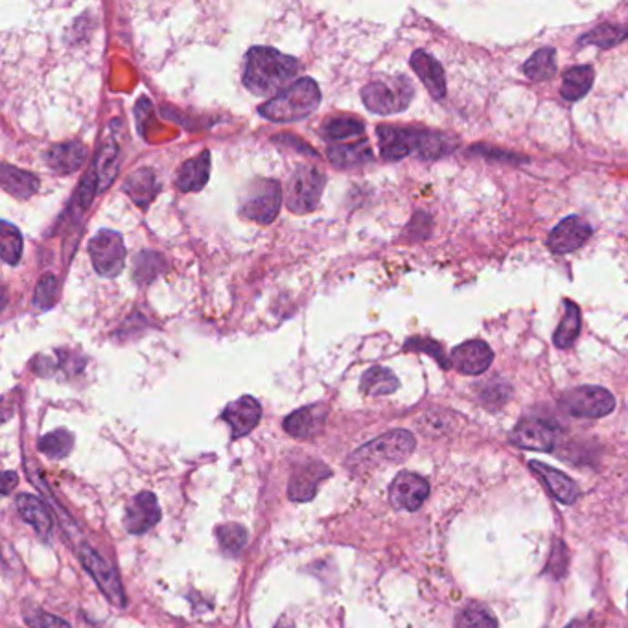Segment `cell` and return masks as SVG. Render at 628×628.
<instances>
[{
	"label": "cell",
	"instance_id": "1",
	"mask_svg": "<svg viewBox=\"0 0 628 628\" xmlns=\"http://www.w3.org/2000/svg\"><path fill=\"white\" fill-rule=\"evenodd\" d=\"M301 70V63L275 48L252 46L245 56L243 85L254 97H277Z\"/></svg>",
	"mask_w": 628,
	"mask_h": 628
},
{
	"label": "cell",
	"instance_id": "2",
	"mask_svg": "<svg viewBox=\"0 0 628 628\" xmlns=\"http://www.w3.org/2000/svg\"><path fill=\"white\" fill-rule=\"evenodd\" d=\"M321 104V91L319 85L312 77H301L295 83H292L288 88L275 98L267 100L258 113L279 124L286 122H299L308 118L317 111Z\"/></svg>",
	"mask_w": 628,
	"mask_h": 628
},
{
	"label": "cell",
	"instance_id": "3",
	"mask_svg": "<svg viewBox=\"0 0 628 628\" xmlns=\"http://www.w3.org/2000/svg\"><path fill=\"white\" fill-rule=\"evenodd\" d=\"M415 444V437L407 429H393L355 450L350 456V465L355 470H369L380 465H398L413 454Z\"/></svg>",
	"mask_w": 628,
	"mask_h": 628
},
{
	"label": "cell",
	"instance_id": "4",
	"mask_svg": "<svg viewBox=\"0 0 628 628\" xmlns=\"http://www.w3.org/2000/svg\"><path fill=\"white\" fill-rule=\"evenodd\" d=\"M415 97L413 83L406 76H393L364 87L362 100L371 113L396 115L409 108Z\"/></svg>",
	"mask_w": 628,
	"mask_h": 628
},
{
	"label": "cell",
	"instance_id": "5",
	"mask_svg": "<svg viewBox=\"0 0 628 628\" xmlns=\"http://www.w3.org/2000/svg\"><path fill=\"white\" fill-rule=\"evenodd\" d=\"M283 190L275 179H258L247 189L242 201V216L260 225L273 223L281 212Z\"/></svg>",
	"mask_w": 628,
	"mask_h": 628
},
{
	"label": "cell",
	"instance_id": "6",
	"mask_svg": "<svg viewBox=\"0 0 628 628\" xmlns=\"http://www.w3.org/2000/svg\"><path fill=\"white\" fill-rule=\"evenodd\" d=\"M324 185L326 177L314 166L297 168L288 185V209L295 214H308L315 211L321 201Z\"/></svg>",
	"mask_w": 628,
	"mask_h": 628
},
{
	"label": "cell",
	"instance_id": "7",
	"mask_svg": "<svg viewBox=\"0 0 628 628\" xmlns=\"http://www.w3.org/2000/svg\"><path fill=\"white\" fill-rule=\"evenodd\" d=\"M561 407L579 418H601L613 411L615 398L610 391L597 386H582L561 396Z\"/></svg>",
	"mask_w": 628,
	"mask_h": 628
},
{
	"label": "cell",
	"instance_id": "8",
	"mask_svg": "<svg viewBox=\"0 0 628 628\" xmlns=\"http://www.w3.org/2000/svg\"><path fill=\"white\" fill-rule=\"evenodd\" d=\"M88 254H91L93 265L102 277H118L126 263V245L122 234L111 229L98 231L88 242Z\"/></svg>",
	"mask_w": 628,
	"mask_h": 628
},
{
	"label": "cell",
	"instance_id": "9",
	"mask_svg": "<svg viewBox=\"0 0 628 628\" xmlns=\"http://www.w3.org/2000/svg\"><path fill=\"white\" fill-rule=\"evenodd\" d=\"M79 561H81L83 568L87 570V573L95 579L98 588L106 593V597L115 606L126 604V595H124L120 577H118L117 570L104 557H100L93 548L81 546L79 548Z\"/></svg>",
	"mask_w": 628,
	"mask_h": 628
},
{
	"label": "cell",
	"instance_id": "10",
	"mask_svg": "<svg viewBox=\"0 0 628 628\" xmlns=\"http://www.w3.org/2000/svg\"><path fill=\"white\" fill-rule=\"evenodd\" d=\"M380 153L386 160H400L411 153L420 151L424 129L400 128V126H378Z\"/></svg>",
	"mask_w": 628,
	"mask_h": 628
},
{
	"label": "cell",
	"instance_id": "11",
	"mask_svg": "<svg viewBox=\"0 0 628 628\" xmlns=\"http://www.w3.org/2000/svg\"><path fill=\"white\" fill-rule=\"evenodd\" d=\"M450 360L452 367L458 369L461 375L478 376L492 365L494 352L489 346V343L481 339H470L454 348Z\"/></svg>",
	"mask_w": 628,
	"mask_h": 628
},
{
	"label": "cell",
	"instance_id": "12",
	"mask_svg": "<svg viewBox=\"0 0 628 628\" xmlns=\"http://www.w3.org/2000/svg\"><path fill=\"white\" fill-rule=\"evenodd\" d=\"M555 438H557V431L551 424L544 420H534V418L520 420L510 435V440L516 446L525 448V450H532V452L553 450Z\"/></svg>",
	"mask_w": 628,
	"mask_h": 628
},
{
	"label": "cell",
	"instance_id": "13",
	"mask_svg": "<svg viewBox=\"0 0 628 628\" xmlns=\"http://www.w3.org/2000/svg\"><path fill=\"white\" fill-rule=\"evenodd\" d=\"M389 496L396 509L417 510L429 496V483L415 472H400L391 483Z\"/></svg>",
	"mask_w": 628,
	"mask_h": 628
},
{
	"label": "cell",
	"instance_id": "14",
	"mask_svg": "<svg viewBox=\"0 0 628 628\" xmlns=\"http://www.w3.org/2000/svg\"><path fill=\"white\" fill-rule=\"evenodd\" d=\"M592 232H593V229L588 221H584L579 216H570V218H564L551 231V234L548 238V247L557 254L573 252L590 240Z\"/></svg>",
	"mask_w": 628,
	"mask_h": 628
},
{
	"label": "cell",
	"instance_id": "15",
	"mask_svg": "<svg viewBox=\"0 0 628 628\" xmlns=\"http://www.w3.org/2000/svg\"><path fill=\"white\" fill-rule=\"evenodd\" d=\"M160 516L162 512L159 509L157 498L151 492H140L129 501L124 516V525L131 534H144L160 521Z\"/></svg>",
	"mask_w": 628,
	"mask_h": 628
},
{
	"label": "cell",
	"instance_id": "16",
	"mask_svg": "<svg viewBox=\"0 0 628 628\" xmlns=\"http://www.w3.org/2000/svg\"><path fill=\"white\" fill-rule=\"evenodd\" d=\"M221 418L229 424L232 438H240L258 426L262 418V407L256 398L242 396L223 409Z\"/></svg>",
	"mask_w": 628,
	"mask_h": 628
},
{
	"label": "cell",
	"instance_id": "17",
	"mask_svg": "<svg viewBox=\"0 0 628 628\" xmlns=\"http://www.w3.org/2000/svg\"><path fill=\"white\" fill-rule=\"evenodd\" d=\"M530 470L542 479V483L548 487L550 494L559 499L561 503H566V505H573L577 499H579V485L568 478L564 472L557 470V468H551L544 463H538V461H530L529 463Z\"/></svg>",
	"mask_w": 628,
	"mask_h": 628
},
{
	"label": "cell",
	"instance_id": "18",
	"mask_svg": "<svg viewBox=\"0 0 628 628\" xmlns=\"http://www.w3.org/2000/svg\"><path fill=\"white\" fill-rule=\"evenodd\" d=\"M409 65L417 72V76L426 85L429 95L435 100L444 98V95H446L444 68L440 67V63L431 54H427L426 50H417V52H413Z\"/></svg>",
	"mask_w": 628,
	"mask_h": 628
},
{
	"label": "cell",
	"instance_id": "19",
	"mask_svg": "<svg viewBox=\"0 0 628 628\" xmlns=\"http://www.w3.org/2000/svg\"><path fill=\"white\" fill-rule=\"evenodd\" d=\"M328 409L321 404L306 406L284 420V429L297 438H312L324 429Z\"/></svg>",
	"mask_w": 628,
	"mask_h": 628
},
{
	"label": "cell",
	"instance_id": "20",
	"mask_svg": "<svg viewBox=\"0 0 628 628\" xmlns=\"http://www.w3.org/2000/svg\"><path fill=\"white\" fill-rule=\"evenodd\" d=\"M328 476H330V468L323 463H312V465L299 468L293 474L290 487H288L290 499L299 501V503L310 501L317 494V489L323 483V479Z\"/></svg>",
	"mask_w": 628,
	"mask_h": 628
},
{
	"label": "cell",
	"instance_id": "21",
	"mask_svg": "<svg viewBox=\"0 0 628 628\" xmlns=\"http://www.w3.org/2000/svg\"><path fill=\"white\" fill-rule=\"evenodd\" d=\"M211 175V151H201L200 155L189 159L177 175V187L183 192H200L209 183Z\"/></svg>",
	"mask_w": 628,
	"mask_h": 628
},
{
	"label": "cell",
	"instance_id": "22",
	"mask_svg": "<svg viewBox=\"0 0 628 628\" xmlns=\"http://www.w3.org/2000/svg\"><path fill=\"white\" fill-rule=\"evenodd\" d=\"M87 159V148L74 140V142H63L48 149L46 153V164L59 175H70L77 171Z\"/></svg>",
	"mask_w": 628,
	"mask_h": 628
},
{
	"label": "cell",
	"instance_id": "23",
	"mask_svg": "<svg viewBox=\"0 0 628 628\" xmlns=\"http://www.w3.org/2000/svg\"><path fill=\"white\" fill-rule=\"evenodd\" d=\"M15 503H17L19 514L26 520V523H30L41 538L48 540L54 529V521H52V514L48 507L34 494H19Z\"/></svg>",
	"mask_w": 628,
	"mask_h": 628
},
{
	"label": "cell",
	"instance_id": "24",
	"mask_svg": "<svg viewBox=\"0 0 628 628\" xmlns=\"http://www.w3.org/2000/svg\"><path fill=\"white\" fill-rule=\"evenodd\" d=\"M124 190L128 192V196L142 209H146L159 194L160 185L157 181V177L153 173V170L149 168H140L137 171H133L124 183Z\"/></svg>",
	"mask_w": 628,
	"mask_h": 628
},
{
	"label": "cell",
	"instance_id": "25",
	"mask_svg": "<svg viewBox=\"0 0 628 628\" xmlns=\"http://www.w3.org/2000/svg\"><path fill=\"white\" fill-rule=\"evenodd\" d=\"M3 189L17 200H28L39 190V179L21 168H15L8 162L3 164Z\"/></svg>",
	"mask_w": 628,
	"mask_h": 628
},
{
	"label": "cell",
	"instance_id": "26",
	"mask_svg": "<svg viewBox=\"0 0 628 628\" xmlns=\"http://www.w3.org/2000/svg\"><path fill=\"white\" fill-rule=\"evenodd\" d=\"M593 79H595V72L590 65H577V67L568 68L562 76V87H561L562 98L568 102L581 100L582 97L590 93Z\"/></svg>",
	"mask_w": 628,
	"mask_h": 628
},
{
	"label": "cell",
	"instance_id": "27",
	"mask_svg": "<svg viewBox=\"0 0 628 628\" xmlns=\"http://www.w3.org/2000/svg\"><path fill=\"white\" fill-rule=\"evenodd\" d=\"M328 159L335 168H354L373 160V149L367 140L355 144H335L328 148Z\"/></svg>",
	"mask_w": 628,
	"mask_h": 628
},
{
	"label": "cell",
	"instance_id": "28",
	"mask_svg": "<svg viewBox=\"0 0 628 628\" xmlns=\"http://www.w3.org/2000/svg\"><path fill=\"white\" fill-rule=\"evenodd\" d=\"M93 170L98 177V192H104L111 187V183L115 181V177L118 173V146L109 140L106 142L93 164Z\"/></svg>",
	"mask_w": 628,
	"mask_h": 628
},
{
	"label": "cell",
	"instance_id": "29",
	"mask_svg": "<svg viewBox=\"0 0 628 628\" xmlns=\"http://www.w3.org/2000/svg\"><path fill=\"white\" fill-rule=\"evenodd\" d=\"M398 386L400 382L393 371L386 367H373L362 376L360 389L364 395H369V396H386V395L395 393Z\"/></svg>",
	"mask_w": 628,
	"mask_h": 628
},
{
	"label": "cell",
	"instance_id": "30",
	"mask_svg": "<svg viewBox=\"0 0 628 628\" xmlns=\"http://www.w3.org/2000/svg\"><path fill=\"white\" fill-rule=\"evenodd\" d=\"M557 72V52L555 48L536 50L523 65V74L532 81H546Z\"/></svg>",
	"mask_w": 628,
	"mask_h": 628
},
{
	"label": "cell",
	"instance_id": "31",
	"mask_svg": "<svg viewBox=\"0 0 628 628\" xmlns=\"http://www.w3.org/2000/svg\"><path fill=\"white\" fill-rule=\"evenodd\" d=\"M564 306H566L564 317H562V321H561V324L553 335V343L559 348H570L575 343V339L579 337L581 326H582L581 308L571 301H566Z\"/></svg>",
	"mask_w": 628,
	"mask_h": 628
},
{
	"label": "cell",
	"instance_id": "32",
	"mask_svg": "<svg viewBox=\"0 0 628 628\" xmlns=\"http://www.w3.org/2000/svg\"><path fill=\"white\" fill-rule=\"evenodd\" d=\"M626 37H628V28L602 23V25L592 28L588 34H584V36L579 39V46L595 45V46H601V48H610V46L619 45V43L624 41Z\"/></svg>",
	"mask_w": 628,
	"mask_h": 628
},
{
	"label": "cell",
	"instance_id": "33",
	"mask_svg": "<svg viewBox=\"0 0 628 628\" xmlns=\"http://www.w3.org/2000/svg\"><path fill=\"white\" fill-rule=\"evenodd\" d=\"M458 146H459V142L452 135H444V133H438V131H424L418 155L422 159L433 160V159H440V157H444L448 153L456 151Z\"/></svg>",
	"mask_w": 628,
	"mask_h": 628
},
{
	"label": "cell",
	"instance_id": "34",
	"mask_svg": "<svg viewBox=\"0 0 628 628\" xmlns=\"http://www.w3.org/2000/svg\"><path fill=\"white\" fill-rule=\"evenodd\" d=\"M365 131V124L352 117H334L326 120L321 128V137L326 140H343L355 135H362Z\"/></svg>",
	"mask_w": 628,
	"mask_h": 628
},
{
	"label": "cell",
	"instance_id": "35",
	"mask_svg": "<svg viewBox=\"0 0 628 628\" xmlns=\"http://www.w3.org/2000/svg\"><path fill=\"white\" fill-rule=\"evenodd\" d=\"M0 252L10 265H17L23 256V234L10 221L0 223Z\"/></svg>",
	"mask_w": 628,
	"mask_h": 628
},
{
	"label": "cell",
	"instance_id": "36",
	"mask_svg": "<svg viewBox=\"0 0 628 628\" xmlns=\"http://www.w3.org/2000/svg\"><path fill=\"white\" fill-rule=\"evenodd\" d=\"M74 446V437L67 429L52 431L39 438V450L50 459H63L70 454Z\"/></svg>",
	"mask_w": 628,
	"mask_h": 628
},
{
	"label": "cell",
	"instance_id": "37",
	"mask_svg": "<svg viewBox=\"0 0 628 628\" xmlns=\"http://www.w3.org/2000/svg\"><path fill=\"white\" fill-rule=\"evenodd\" d=\"M458 628H498V619L481 604H467L458 612Z\"/></svg>",
	"mask_w": 628,
	"mask_h": 628
},
{
	"label": "cell",
	"instance_id": "38",
	"mask_svg": "<svg viewBox=\"0 0 628 628\" xmlns=\"http://www.w3.org/2000/svg\"><path fill=\"white\" fill-rule=\"evenodd\" d=\"M164 258L155 251H142L135 258V281L139 284H149L162 273Z\"/></svg>",
	"mask_w": 628,
	"mask_h": 628
},
{
	"label": "cell",
	"instance_id": "39",
	"mask_svg": "<svg viewBox=\"0 0 628 628\" xmlns=\"http://www.w3.org/2000/svg\"><path fill=\"white\" fill-rule=\"evenodd\" d=\"M247 538V529L240 523H225L218 529V544L227 555H238L245 548Z\"/></svg>",
	"mask_w": 628,
	"mask_h": 628
},
{
	"label": "cell",
	"instance_id": "40",
	"mask_svg": "<svg viewBox=\"0 0 628 628\" xmlns=\"http://www.w3.org/2000/svg\"><path fill=\"white\" fill-rule=\"evenodd\" d=\"M406 350H418V352H426L427 355H431L433 360L442 367V369H450L452 367V360L450 357H446L442 346L435 341V339H427V337H411L406 345Z\"/></svg>",
	"mask_w": 628,
	"mask_h": 628
},
{
	"label": "cell",
	"instance_id": "41",
	"mask_svg": "<svg viewBox=\"0 0 628 628\" xmlns=\"http://www.w3.org/2000/svg\"><path fill=\"white\" fill-rule=\"evenodd\" d=\"M57 301V279L52 273H46L41 277L37 288H36V297L34 304L39 310H50Z\"/></svg>",
	"mask_w": 628,
	"mask_h": 628
},
{
	"label": "cell",
	"instance_id": "42",
	"mask_svg": "<svg viewBox=\"0 0 628 628\" xmlns=\"http://www.w3.org/2000/svg\"><path fill=\"white\" fill-rule=\"evenodd\" d=\"M510 396V386H507L505 382H485V386L479 391V398L481 402L490 407V409H498L501 407Z\"/></svg>",
	"mask_w": 628,
	"mask_h": 628
},
{
	"label": "cell",
	"instance_id": "43",
	"mask_svg": "<svg viewBox=\"0 0 628 628\" xmlns=\"http://www.w3.org/2000/svg\"><path fill=\"white\" fill-rule=\"evenodd\" d=\"M418 426L426 435L438 437L452 429V415H448L444 411H429L420 418Z\"/></svg>",
	"mask_w": 628,
	"mask_h": 628
},
{
	"label": "cell",
	"instance_id": "44",
	"mask_svg": "<svg viewBox=\"0 0 628 628\" xmlns=\"http://www.w3.org/2000/svg\"><path fill=\"white\" fill-rule=\"evenodd\" d=\"M25 621L32 628H72L65 619L34 606L30 610H25Z\"/></svg>",
	"mask_w": 628,
	"mask_h": 628
},
{
	"label": "cell",
	"instance_id": "45",
	"mask_svg": "<svg viewBox=\"0 0 628 628\" xmlns=\"http://www.w3.org/2000/svg\"><path fill=\"white\" fill-rule=\"evenodd\" d=\"M98 194V177L95 173V170L91 168L88 170L83 179H81V183L77 187V196H76V201H77V207L79 209H87L88 205L93 203L95 196Z\"/></svg>",
	"mask_w": 628,
	"mask_h": 628
},
{
	"label": "cell",
	"instance_id": "46",
	"mask_svg": "<svg viewBox=\"0 0 628 628\" xmlns=\"http://www.w3.org/2000/svg\"><path fill=\"white\" fill-rule=\"evenodd\" d=\"M566 568H568V550H566L564 542L557 538L551 546V557L548 562V571L555 579H562L566 575Z\"/></svg>",
	"mask_w": 628,
	"mask_h": 628
},
{
	"label": "cell",
	"instance_id": "47",
	"mask_svg": "<svg viewBox=\"0 0 628 628\" xmlns=\"http://www.w3.org/2000/svg\"><path fill=\"white\" fill-rule=\"evenodd\" d=\"M472 151H478V153H483L485 157H490V159H503V160H512V159H518V160H521V157H516V155H512V153H507V151H501V149H494V148H489L487 149V146H474L472 148Z\"/></svg>",
	"mask_w": 628,
	"mask_h": 628
},
{
	"label": "cell",
	"instance_id": "48",
	"mask_svg": "<svg viewBox=\"0 0 628 628\" xmlns=\"http://www.w3.org/2000/svg\"><path fill=\"white\" fill-rule=\"evenodd\" d=\"M15 485H17V474L15 472H6L3 476V492H5V496H10Z\"/></svg>",
	"mask_w": 628,
	"mask_h": 628
},
{
	"label": "cell",
	"instance_id": "49",
	"mask_svg": "<svg viewBox=\"0 0 628 628\" xmlns=\"http://www.w3.org/2000/svg\"><path fill=\"white\" fill-rule=\"evenodd\" d=\"M277 628H293V626H292V624H286V623H279Z\"/></svg>",
	"mask_w": 628,
	"mask_h": 628
}]
</instances>
